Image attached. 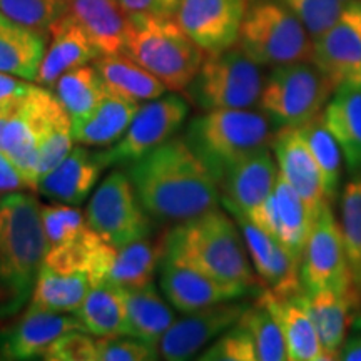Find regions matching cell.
I'll return each instance as SVG.
<instances>
[{
  "label": "cell",
  "mask_w": 361,
  "mask_h": 361,
  "mask_svg": "<svg viewBox=\"0 0 361 361\" xmlns=\"http://www.w3.org/2000/svg\"><path fill=\"white\" fill-rule=\"evenodd\" d=\"M300 301L313 319L328 360H338L346 341V331L355 319V311L361 305L358 295H340L335 291L300 293Z\"/></svg>",
  "instance_id": "obj_26"
},
{
  "label": "cell",
  "mask_w": 361,
  "mask_h": 361,
  "mask_svg": "<svg viewBox=\"0 0 361 361\" xmlns=\"http://www.w3.org/2000/svg\"><path fill=\"white\" fill-rule=\"evenodd\" d=\"M124 54L156 75L166 89L178 92L191 84L206 59L174 17L129 16Z\"/></svg>",
  "instance_id": "obj_4"
},
{
  "label": "cell",
  "mask_w": 361,
  "mask_h": 361,
  "mask_svg": "<svg viewBox=\"0 0 361 361\" xmlns=\"http://www.w3.org/2000/svg\"><path fill=\"white\" fill-rule=\"evenodd\" d=\"M92 286L87 274L61 273L42 266L35 279L30 308L75 314Z\"/></svg>",
  "instance_id": "obj_33"
},
{
  "label": "cell",
  "mask_w": 361,
  "mask_h": 361,
  "mask_svg": "<svg viewBox=\"0 0 361 361\" xmlns=\"http://www.w3.org/2000/svg\"><path fill=\"white\" fill-rule=\"evenodd\" d=\"M74 329H84L75 314L29 306L19 323L0 335V353L6 360H44L49 346Z\"/></svg>",
  "instance_id": "obj_21"
},
{
  "label": "cell",
  "mask_w": 361,
  "mask_h": 361,
  "mask_svg": "<svg viewBox=\"0 0 361 361\" xmlns=\"http://www.w3.org/2000/svg\"><path fill=\"white\" fill-rule=\"evenodd\" d=\"M67 12L69 0H0V13L44 35Z\"/></svg>",
  "instance_id": "obj_41"
},
{
  "label": "cell",
  "mask_w": 361,
  "mask_h": 361,
  "mask_svg": "<svg viewBox=\"0 0 361 361\" xmlns=\"http://www.w3.org/2000/svg\"><path fill=\"white\" fill-rule=\"evenodd\" d=\"M338 360L341 361H361V333L350 336L341 346Z\"/></svg>",
  "instance_id": "obj_49"
},
{
  "label": "cell",
  "mask_w": 361,
  "mask_h": 361,
  "mask_svg": "<svg viewBox=\"0 0 361 361\" xmlns=\"http://www.w3.org/2000/svg\"><path fill=\"white\" fill-rule=\"evenodd\" d=\"M52 89L72 121L80 119L96 109L109 92L96 67L89 64L66 72Z\"/></svg>",
  "instance_id": "obj_35"
},
{
  "label": "cell",
  "mask_w": 361,
  "mask_h": 361,
  "mask_svg": "<svg viewBox=\"0 0 361 361\" xmlns=\"http://www.w3.org/2000/svg\"><path fill=\"white\" fill-rule=\"evenodd\" d=\"M353 326L356 328V329H360L361 331V313H358L355 316V319H353Z\"/></svg>",
  "instance_id": "obj_50"
},
{
  "label": "cell",
  "mask_w": 361,
  "mask_h": 361,
  "mask_svg": "<svg viewBox=\"0 0 361 361\" xmlns=\"http://www.w3.org/2000/svg\"><path fill=\"white\" fill-rule=\"evenodd\" d=\"M279 176L278 162L269 147L234 162L218 180L221 201L233 216L247 218L268 200Z\"/></svg>",
  "instance_id": "obj_18"
},
{
  "label": "cell",
  "mask_w": 361,
  "mask_h": 361,
  "mask_svg": "<svg viewBox=\"0 0 361 361\" xmlns=\"http://www.w3.org/2000/svg\"><path fill=\"white\" fill-rule=\"evenodd\" d=\"M201 361H258L255 341L243 324L226 329L197 356Z\"/></svg>",
  "instance_id": "obj_42"
},
{
  "label": "cell",
  "mask_w": 361,
  "mask_h": 361,
  "mask_svg": "<svg viewBox=\"0 0 361 361\" xmlns=\"http://www.w3.org/2000/svg\"><path fill=\"white\" fill-rule=\"evenodd\" d=\"M273 126L263 112L251 109H214L189 121L184 139L204 162L216 180L234 162L273 141Z\"/></svg>",
  "instance_id": "obj_5"
},
{
  "label": "cell",
  "mask_w": 361,
  "mask_h": 361,
  "mask_svg": "<svg viewBox=\"0 0 361 361\" xmlns=\"http://www.w3.org/2000/svg\"><path fill=\"white\" fill-rule=\"evenodd\" d=\"M340 226L355 290L361 298V176H356L343 189Z\"/></svg>",
  "instance_id": "obj_38"
},
{
  "label": "cell",
  "mask_w": 361,
  "mask_h": 361,
  "mask_svg": "<svg viewBox=\"0 0 361 361\" xmlns=\"http://www.w3.org/2000/svg\"><path fill=\"white\" fill-rule=\"evenodd\" d=\"M238 44L259 66L311 61L313 54V37L283 0L250 4Z\"/></svg>",
  "instance_id": "obj_6"
},
{
  "label": "cell",
  "mask_w": 361,
  "mask_h": 361,
  "mask_svg": "<svg viewBox=\"0 0 361 361\" xmlns=\"http://www.w3.org/2000/svg\"><path fill=\"white\" fill-rule=\"evenodd\" d=\"M106 168L101 152L79 144L56 168L40 178L37 192L56 202L80 206L94 192Z\"/></svg>",
  "instance_id": "obj_22"
},
{
  "label": "cell",
  "mask_w": 361,
  "mask_h": 361,
  "mask_svg": "<svg viewBox=\"0 0 361 361\" xmlns=\"http://www.w3.org/2000/svg\"><path fill=\"white\" fill-rule=\"evenodd\" d=\"M44 360L49 361H97V340L84 329L66 333L49 346Z\"/></svg>",
  "instance_id": "obj_45"
},
{
  "label": "cell",
  "mask_w": 361,
  "mask_h": 361,
  "mask_svg": "<svg viewBox=\"0 0 361 361\" xmlns=\"http://www.w3.org/2000/svg\"><path fill=\"white\" fill-rule=\"evenodd\" d=\"M245 238L252 268L266 290L278 296H293L303 291L300 276V259L281 243L261 231L245 216H233Z\"/></svg>",
  "instance_id": "obj_19"
},
{
  "label": "cell",
  "mask_w": 361,
  "mask_h": 361,
  "mask_svg": "<svg viewBox=\"0 0 361 361\" xmlns=\"http://www.w3.org/2000/svg\"><path fill=\"white\" fill-rule=\"evenodd\" d=\"M20 191H32V189L16 162L0 151V197Z\"/></svg>",
  "instance_id": "obj_47"
},
{
  "label": "cell",
  "mask_w": 361,
  "mask_h": 361,
  "mask_svg": "<svg viewBox=\"0 0 361 361\" xmlns=\"http://www.w3.org/2000/svg\"><path fill=\"white\" fill-rule=\"evenodd\" d=\"M47 39L0 13V72L35 82Z\"/></svg>",
  "instance_id": "obj_29"
},
{
  "label": "cell",
  "mask_w": 361,
  "mask_h": 361,
  "mask_svg": "<svg viewBox=\"0 0 361 361\" xmlns=\"http://www.w3.org/2000/svg\"><path fill=\"white\" fill-rule=\"evenodd\" d=\"M322 117L353 176H361V78L338 84Z\"/></svg>",
  "instance_id": "obj_24"
},
{
  "label": "cell",
  "mask_w": 361,
  "mask_h": 361,
  "mask_svg": "<svg viewBox=\"0 0 361 361\" xmlns=\"http://www.w3.org/2000/svg\"><path fill=\"white\" fill-rule=\"evenodd\" d=\"M164 255L162 239L152 245L149 238L137 239L123 247H117L114 263L107 274V281L123 290H137L154 283L156 269Z\"/></svg>",
  "instance_id": "obj_34"
},
{
  "label": "cell",
  "mask_w": 361,
  "mask_h": 361,
  "mask_svg": "<svg viewBox=\"0 0 361 361\" xmlns=\"http://www.w3.org/2000/svg\"><path fill=\"white\" fill-rule=\"evenodd\" d=\"M40 214H42V226L49 247L79 241L96 233L89 226L85 213L78 209V206L64 204V202L47 204L42 206Z\"/></svg>",
  "instance_id": "obj_40"
},
{
  "label": "cell",
  "mask_w": 361,
  "mask_h": 361,
  "mask_svg": "<svg viewBox=\"0 0 361 361\" xmlns=\"http://www.w3.org/2000/svg\"><path fill=\"white\" fill-rule=\"evenodd\" d=\"M159 286L169 305L183 314L239 300L251 291L250 288L218 281L194 266L166 255L159 263Z\"/></svg>",
  "instance_id": "obj_14"
},
{
  "label": "cell",
  "mask_w": 361,
  "mask_h": 361,
  "mask_svg": "<svg viewBox=\"0 0 361 361\" xmlns=\"http://www.w3.org/2000/svg\"><path fill=\"white\" fill-rule=\"evenodd\" d=\"M247 219L258 226L261 231L281 243L301 263L306 239L313 226V216L310 214L300 194L283 179L281 174L278 176L268 200L256 207Z\"/></svg>",
  "instance_id": "obj_17"
},
{
  "label": "cell",
  "mask_w": 361,
  "mask_h": 361,
  "mask_svg": "<svg viewBox=\"0 0 361 361\" xmlns=\"http://www.w3.org/2000/svg\"><path fill=\"white\" fill-rule=\"evenodd\" d=\"M335 84L311 61L273 67L264 79L259 109L273 129L300 128L322 114Z\"/></svg>",
  "instance_id": "obj_8"
},
{
  "label": "cell",
  "mask_w": 361,
  "mask_h": 361,
  "mask_svg": "<svg viewBox=\"0 0 361 361\" xmlns=\"http://www.w3.org/2000/svg\"><path fill=\"white\" fill-rule=\"evenodd\" d=\"M107 90L134 101H152L166 94V85L126 54L99 56L94 61Z\"/></svg>",
  "instance_id": "obj_32"
},
{
  "label": "cell",
  "mask_w": 361,
  "mask_h": 361,
  "mask_svg": "<svg viewBox=\"0 0 361 361\" xmlns=\"http://www.w3.org/2000/svg\"><path fill=\"white\" fill-rule=\"evenodd\" d=\"M246 308V303L226 301L192 313H184L183 318L171 324L157 345L159 356L169 361L194 358L204 346L236 324Z\"/></svg>",
  "instance_id": "obj_15"
},
{
  "label": "cell",
  "mask_w": 361,
  "mask_h": 361,
  "mask_svg": "<svg viewBox=\"0 0 361 361\" xmlns=\"http://www.w3.org/2000/svg\"><path fill=\"white\" fill-rule=\"evenodd\" d=\"M311 62L335 87L361 78V0H351L335 24L313 39Z\"/></svg>",
  "instance_id": "obj_16"
},
{
  "label": "cell",
  "mask_w": 361,
  "mask_h": 361,
  "mask_svg": "<svg viewBox=\"0 0 361 361\" xmlns=\"http://www.w3.org/2000/svg\"><path fill=\"white\" fill-rule=\"evenodd\" d=\"M141 102L107 92L96 109L87 116L72 121L74 142L87 147H107L119 141L129 129Z\"/></svg>",
  "instance_id": "obj_28"
},
{
  "label": "cell",
  "mask_w": 361,
  "mask_h": 361,
  "mask_svg": "<svg viewBox=\"0 0 361 361\" xmlns=\"http://www.w3.org/2000/svg\"><path fill=\"white\" fill-rule=\"evenodd\" d=\"M279 174L308 207L313 221L331 202L324 192L322 174L298 128L278 129L271 141Z\"/></svg>",
  "instance_id": "obj_20"
},
{
  "label": "cell",
  "mask_w": 361,
  "mask_h": 361,
  "mask_svg": "<svg viewBox=\"0 0 361 361\" xmlns=\"http://www.w3.org/2000/svg\"><path fill=\"white\" fill-rule=\"evenodd\" d=\"M300 134L308 146L311 156L322 174L323 188L329 202H333L340 194L343 174V152L340 144L329 133L322 114L313 121L300 126Z\"/></svg>",
  "instance_id": "obj_36"
},
{
  "label": "cell",
  "mask_w": 361,
  "mask_h": 361,
  "mask_svg": "<svg viewBox=\"0 0 361 361\" xmlns=\"http://www.w3.org/2000/svg\"><path fill=\"white\" fill-rule=\"evenodd\" d=\"M126 171L144 211L159 223H186L219 206L218 180L184 135L171 137Z\"/></svg>",
  "instance_id": "obj_1"
},
{
  "label": "cell",
  "mask_w": 361,
  "mask_h": 361,
  "mask_svg": "<svg viewBox=\"0 0 361 361\" xmlns=\"http://www.w3.org/2000/svg\"><path fill=\"white\" fill-rule=\"evenodd\" d=\"M128 318V335L159 345L162 336L176 322L174 311L154 283L137 290H123Z\"/></svg>",
  "instance_id": "obj_30"
},
{
  "label": "cell",
  "mask_w": 361,
  "mask_h": 361,
  "mask_svg": "<svg viewBox=\"0 0 361 361\" xmlns=\"http://www.w3.org/2000/svg\"><path fill=\"white\" fill-rule=\"evenodd\" d=\"M40 211L25 191L0 197V319L19 313L32 296L49 247Z\"/></svg>",
  "instance_id": "obj_2"
},
{
  "label": "cell",
  "mask_w": 361,
  "mask_h": 361,
  "mask_svg": "<svg viewBox=\"0 0 361 361\" xmlns=\"http://www.w3.org/2000/svg\"><path fill=\"white\" fill-rule=\"evenodd\" d=\"M250 0H180L174 19L206 54L233 47Z\"/></svg>",
  "instance_id": "obj_13"
},
{
  "label": "cell",
  "mask_w": 361,
  "mask_h": 361,
  "mask_svg": "<svg viewBox=\"0 0 361 361\" xmlns=\"http://www.w3.org/2000/svg\"><path fill=\"white\" fill-rule=\"evenodd\" d=\"M34 85L35 84H32V80L0 72V109L17 101L19 97L25 96V94H29Z\"/></svg>",
  "instance_id": "obj_48"
},
{
  "label": "cell",
  "mask_w": 361,
  "mask_h": 361,
  "mask_svg": "<svg viewBox=\"0 0 361 361\" xmlns=\"http://www.w3.org/2000/svg\"><path fill=\"white\" fill-rule=\"evenodd\" d=\"M75 316L85 331L96 338L128 335L124 291L107 279L90 286Z\"/></svg>",
  "instance_id": "obj_31"
},
{
  "label": "cell",
  "mask_w": 361,
  "mask_h": 361,
  "mask_svg": "<svg viewBox=\"0 0 361 361\" xmlns=\"http://www.w3.org/2000/svg\"><path fill=\"white\" fill-rule=\"evenodd\" d=\"M264 78L261 66L241 47L206 54L204 62L184 89L186 99L202 111L252 109L259 104Z\"/></svg>",
  "instance_id": "obj_7"
},
{
  "label": "cell",
  "mask_w": 361,
  "mask_h": 361,
  "mask_svg": "<svg viewBox=\"0 0 361 361\" xmlns=\"http://www.w3.org/2000/svg\"><path fill=\"white\" fill-rule=\"evenodd\" d=\"M164 255L178 258L218 281L252 288L258 276L247 258L246 243L236 219L214 207L207 213L176 224L162 238Z\"/></svg>",
  "instance_id": "obj_3"
},
{
  "label": "cell",
  "mask_w": 361,
  "mask_h": 361,
  "mask_svg": "<svg viewBox=\"0 0 361 361\" xmlns=\"http://www.w3.org/2000/svg\"><path fill=\"white\" fill-rule=\"evenodd\" d=\"M159 358L156 345L130 335L97 338V361H152Z\"/></svg>",
  "instance_id": "obj_44"
},
{
  "label": "cell",
  "mask_w": 361,
  "mask_h": 361,
  "mask_svg": "<svg viewBox=\"0 0 361 361\" xmlns=\"http://www.w3.org/2000/svg\"><path fill=\"white\" fill-rule=\"evenodd\" d=\"M56 94L35 84L25 96L0 109V151L25 176L32 191L39 186V149Z\"/></svg>",
  "instance_id": "obj_10"
},
{
  "label": "cell",
  "mask_w": 361,
  "mask_h": 361,
  "mask_svg": "<svg viewBox=\"0 0 361 361\" xmlns=\"http://www.w3.org/2000/svg\"><path fill=\"white\" fill-rule=\"evenodd\" d=\"M300 276L306 293L335 291L340 295H358L340 221H336L331 206L324 207L313 221L301 255Z\"/></svg>",
  "instance_id": "obj_11"
},
{
  "label": "cell",
  "mask_w": 361,
  "mask_h": 361,
  "mask_svg": "<svg viewBox=\"0 0 361 361\" xmlns=\"http://www.w3.org/2000/svg\"><path fill=\"white\" fill-rule=\"evenodd\" d=\"M188 114L189 101L178 94L147 101L139 107L123 137L104 151H99L104 164L107 168L114 164L128 166L141 159L147 152L154 151L161 144L174 137L176 133L183 128Z\"/></svg>",
  "instance_id": "obj_12"
},
{
  "label": "cell",
  "mask_w": 361,
  "mask_h": 361,
  "mask_svg": "<svg viewBox=\"0 0 361 361\" xmlns=\"http://www.w3.org/2000/svg\"><path fill=\"white\" fill-rule=\"evenodd\" d=\"M72 119L56 96L39 149V180L72 151Z\"/></svg>",
  "instance_id": "obj_39"
},
{
  "label": "cell",
  "mask_w": 361,
  "mask_h": 361,
  "mask_svg": "<svg viewBox=\"0 0 361 361\" xmlns=\"http://www.w3.org/2000/svg\"><path fill=\"white\" fill-rule=\"evenodd\" d=\"M129 16L174 17L180 0H119Z\"/></svg>",
  "instance_id": "obj_46"
},
{
  "label": "cell",
  "mask_w": 361,
  "mask_h": 361,
  "mask_svg": "<svg viewBox=\"0 0 361 361\" xmlns=\"http://www.w3.org/2000/svg\"><path fill=\"white\" fill-rule=\"evenodd\" d=\"M303 22L311 37H318L335 24L351 0H283Z\"/></svg>",
  "instance_id": "obj_43"
},
{
  "label": "cell",
  "mask_w": 361,
  "mask_h": 361,
  "mask_svg": "<svg viewBox=\"0 0 361 361\" xmlns=\"http://www.w3.org/2000/svg\"><path fill=\"white\" fill-rule=\"evenodd\" d=\"M49 34H51V40L45 47L35 84L52 89L59 78L66 72L94 62L101 56L96 45L85 34L82 25L71 12L62 16L49 29Z\"/></svg>",
  "instance_id": "obj_23"
},
{
  "label": "cell",
  "mask_w": 361,
  "mask_h": 361,
  "mask_svg": "<svg viewBox=\"0 0 361 361\" xmlns=\"http://www.w3.org/2000/svg\"><path fill=\"white\" fill-rule=\"evenodd\" d=\"M69 12L101 56L124 52L130 17L119 0H69Z\"/></svg>",
  "instance_id": "obj_27"
},
{
  "label": "cell",
  "mask_w": 361,
  "mask_h": 361,
  "mask_svg": "<svg viewBox=\"0 0 361 361\" xmlns=\"http://www.w3.org/2000/svg\"><path fill=\"white\" fill-rule=\"evenodd\" d=\"M298 295L278 296L264 288L259 300L268 306L274 318L278 319L284 338V345H286L288 360L328 361L313 319H311V316Z\"/></svg>",
  "instance_id": "obj_25"
},
{
  "label": "cell",
  "mask_w": 361,
  "mask_h": 361,
  "mask_svg": "<svg viewBox=\"0 0 361 361\" xmlns=\"http://www.w3.org/2000/svg\"><path fill=\"white\" fill-rule=\"evenodd\" d=\"M85 218L90 228L114 247L151 234V216L139 202L133 180L124 169L112 171L90 194Z\"/></svg>",
  "instance_id": "obj_9"
},
{
  "label": "cell",
  "mask_w": 361,
  "mask_h": 361,
  "mask_svg": "<svg viewBox=\"0 0 361 361\" xmlns=\"http://www.w3.org/2000/svg\"><path fill=\"white\" fill-rule=\"evenodd\" d=\"M255 341L258 361H284L288 360L286 345L279 328L278 319L263 301L258 300L255 305H247L245 313L238 319Z\"/></svg>",
  "instance_id": "obj_37"
}]
</instances>
